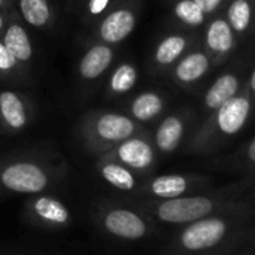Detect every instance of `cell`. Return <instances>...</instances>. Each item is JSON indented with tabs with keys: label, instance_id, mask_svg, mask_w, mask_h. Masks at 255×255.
<instances>
[{
	"label": "cell",
	"instance_id": "3",
	"mask_svg": "<svg viewBox=\"0 0 255 255\" xmlns=\"http://www.w3.org/2000/svg\"><path fill=\"white\" fill-rule=\"evenodd\" d=\"M251 112V97L245 93L235 96L190 136L185 143V152L194 155L217 152L244 130L250 121Z\"/></svg>",
	"mask_w": 255,
	"mask_h": 255
},
{
	"label": "cell",
	"instance_id": "21",
	"mask_svg": "<svg viewBox=\"0 0 255 255\" xmlns=\"http://www.w3.org/2000/svg\"><path fill=\"white\" fill-rule=\"evenodd\" d=\"M188 48V39L182 34H169L158 42L154 51V63L160 67L175 64L185 49Z\"/></svg>",
	"mask_w": 255,
	"mask_h": 255
},
{
	"label": "cell",
	"instance_id": "27",
	"mask_svg": "<svg viewBox=\"0 0 255 255\" xmlns=\"http://www.w3.org/2000/svg\"><path fill=\"white\" fill-rule=\"evenodd\" d=\"M112 4V0H87L85 6V21L94 22L97 21Z\"/></svg>",
	"mask_w": 255,
	"mask_h": 255
},
{
	"label": "cell",
	"instance_id": "22",
	"mask_svg": "<svg viewBox=\"0 0 255 255\" xmlns=\"http://www.w3.org/2000/svg\"><path fill=\"white\" fill-rule=\"evenodd\" d=\"M18 6L27 24L36 28H45L52 24L54 9L49 0H18Z\"/></svg>",
	"mask_w": 255,
	"mask_h": 255
},
{
	"label": "cell",
	"instance_id": "24",
	"mask_svg": "<svg viewBox=\"0 0 255 255\" xmlns=\"http://www.w3.org/2000/svg\"><path fill=\"white\" fill-rule=\"evenodd\" d=\"M254 18V7L250 0H233L227 9V22L235 33H245Z\"/></svg>",
	"mask_w": 255,
	"mask_h": 255
},
{
	"label": "cell",
	"instance_id": "11",
	"mask_svg": "<svg viewBox=\"0 0 255 255\" xmlns=\"http://www.w3.org/2000/svg\"><path fill=\"white\" fill-rule=\"evenodd\" d=\"M190 126V118L185 114H173L166 117L157 127L154 133V146L158 154L170 155L176 152L184 140L187 139V131Z\"/></svg>",
	"mask_w": 255,
	"mask_h": 255
},
{
	"label": "cell",
	"instance_id": "29",
	"mask_svg": "<svg viewBox=\"0 0 255 255\" xmlns=\"http://www.w3.org/2000/svg\"><path fill=\"white\" fill-rule=\"evenodd\" d=\"M194 1L206 15H209V13H214L224 0H194Z\"/></svg>",
	"mask_w": 255,
	"mask_h": 255
},
{
	"label": "cell",
	"instance_id": "14",
	"mask_svg": "<svg viewBox=\"0 0 255 255\" xmlns=\"http://www.w3.org/2000/svg\"><path fill=\"white\" fill-rule=\"evenodd\" d=\"M97 170L106 184L117 188L118 191L128 193L133 196L137 193L142 181L145 179V178L137 176L134 172H131L128 167L123 166L121 163L111 160L105 155H100L97 161Z\"/></svg>",
	"mask_w": 255,
	"mask_h": 255
},
{
	"label": "cell",
	"instance_id": "23",
	"mask_svg": "<svg viewBox=\"0 0 255 255\" xmlns=\"http://www.w3.org/2000/svg\"><path fill=\"white\" fill-rule=\"evenodd\" d=\"M137 78H139V72L133 63H128V61L121 63L120 66H117L114 69V72L109 76L108 93L112 97L127 94L130 90L134 88Z\"/></svg>",
	"mask_w": 255,
	"mask_h": 255
},
{
	"label": "cell",
	"instance_id": "8",
	"mask_svg": "<svg viewBox=\"0 0 255 255\" xmlns=\"http://www.w3.org/2000/svg\"><path fill=\"white\" fill-rule=\"evenodd\" d=\"M102 155L121 163L140 178L151 176L157 166V149L143 131L123 140Z\"/></svg>",
	"mask_w": 255,
	"mask_h": 255
},
{
	"label": "cell",
	"instance_id": "26",
	"mask_svg": "<svg viewBox=\"0 0 255 255\" xmlns=\"http://www.w3.org/2000/svg\"><path fill=\"white\" fill-rule=\"evenodd\" d=\"M255 233V232H254ZM254 233H250V235H244V236H239L236 239H233L232 242L226 244L224 247H220L214 251H209V253H203V254H191V255H238L239 250L250 241V238L254 235Z\"/></svg>",
	"mask_w": 255,
	"mask_h": 255
},
{
	"label": "cell",
	"instance_id": "12",
	"mask_svg": "<svg viewBox=\"0 0 255 255\" xmlns=\"http://www.w3.org/2000/svg\"><path fill=\"white\" fill-rule=\"evenodd\" d=\"M30 123V106L27 100L12 91H0V126L9 133H18L24 130Z\"/></svg>",
	"mask_w": 255,
	"mask_h": 255
},
{
	"label": "cell",
	"instance_id": "2",
	"mask_svg": "<svg viewBox=\"0 0 255 255\" xmlns=\"http://www.w3.org/2000/svg\"><path fill=\"white\" fill-rule=\"evenodd\" d=\"M255 232V208L212 215L187 226L176 233L163 248V255H191L214 251L233 239Z\"/></svg>",
	"mask_w": 255,
	"mask_h": 255
},
{
	"label": "cell",
	"instance_id": "33",
	"mask_svg": "<svg viewBox=\"0 0 255 255\" xmlns=\"http://www.w3.org/2000/svg\"><path fill=\"white\" fill-rule=\"evenodd\" d=\"M9 6H10V0H0V10L9 7Z\"/></svg>",
	"mask_w": 255,
	"mask_h": 255
},
{
	"label": "cell",
	"instance_id": "18",
	"mask_svg": "<svg viewBox=\"0 0 255 255\" xmlns=\"http://www.w3.org/2000/svg\"><path fill=\"white\" fill-rule=\"evenodd\" d=\"M211 67V58L202 51H194L182 57L173 70L175 79L179 84H193L202 79Z\"/></svg>",
	"mask_w": 255,
	"mask_h": 255
},
{
	"label": "cell",
	"instance_id": "13",
	"mask_svg": "<svg viewBox=\"0 0 255 255\" xmlns=\"http://www.w3.org/2000/svg\"><path fill=\"white\" fill-rule=\"evenodd\" d=\"M115 58V52L111 45L103 42H94L81 57L78 63V75L85 82L97 81L106 73Z\"/></svg>",
	"mask_w": 255,
	"mask_h": 255
},
{
	"label": "cell",
	"instance_id": "31",
	"mask_svg": "<svg viewBox=\"0 0 255 255\" xmlns=\"http://www.w3.org/2000/svg\"><path fill=\"white\" fill-rule=\"evenodd\" d=\"M6 25H7V13L0 12V33H3Z\"/></svg>",
	"mask_w": 255,
	"mask_h": 255
},
{
	"label": "cell",
	"instance_id": "19",
	"mask_svg": "<svg viewBox=\"0 0 255 255\" xmlns=\"http://www.w3.org/2000/svg\"><path fill=\"white\" fill-rule=\"evenodd\" d=\"M164 99L155 91H143L130 103V117L136 123H151L164 111Z\"/></svg>",
	"mask_w": 255,
	"mask_h": 255
},
{
	"label": "cell",
	"instance_id": "1",
	"mask_svg": "<svg viewBox=\"0 0 255 255\" xmlns=\"http://www.w3.org/2000/svg\"><path fill=\"white\" fill-rule=\"evenodd\" d=\"M136 206L155 224L182 227L212 215L255 208V176L178 199L137 200Z\"/></svg>",
	"mask_w": 255,
	"mask_h": 255
},
{
	"label": "cell",
	"instance_id": "4",
	"mask_svg": "<svg viewBox=\"0 0 255 255\" xmlns=\"http://www.w3.org/2000/svg\"><path fill=\"white\" fill-rule=\"evenodd\" d=\"M78 131L85 148L93 154L102 155L123 140L140 133L142 128L139 123L128 115L91 111L81 118Z\"/></svg>",
	"mask_w": 255,
	"mask_h": 255
},
{
	"label": "cell",
	"instance_id": "34",
	"mask_svg": "<svg viewBox=\"0 0 255 255\" xmlns=\"http://www.w3.org/2000/svg\"><path fill=\"white\" fill-rule=\"evenodd\" d=\"M247 244H248V245H250L251 248H255V233L253 235V236H251V238H250V241H248Z\"/></svg>",
	"mask_w": 255,
	"mask_h": 255
},
{
	"label": "cell",
	"instance_id": "9",
	"mask_svg": "<svg viewBox=\"0 0 255 255\" xmlns=\"http://www.w3.org/2000/svg\"><path fill=\"white\" fill-rule=\"evenodd\" d=\"M137 12L128 1H117L114 6H109L96 22L94 37L97 42L108 45H117L126 40L136 28Z\"/></svg>",
	"mask_w": 255,
	"mask_h": 255
},
{
	"label": "cell",
	"instance_id": "7",
	"mask_svg": "<svg viewBox=\"0 0 255 255\" xmlns=\"http://www.w3.org/2000/svg\"><path fill=\"white\" fill-rule=\"evenodd\" d=\"M99 220L109 236L126 242H139L151 238L157 226L137 206L106 205L102 208Z\"/></svg>",
	"mask_w": 255,
	"mask_h": 255
},
{
	"label": "cell",
	"instance_id": "15",
	"mask_svg": "<svg viewBox=\"0 0 255 255\" xmlns=\"http://www.w3.org/2000/svg\"><path fill=\"white\" fill-rule=\"evenodd\" d=\"M0 40L4 43V46L13 55L18 64H28L31 61L33 45L25 27L19 21H9L3 30Z\"/></svg>",
	"mask_w": 255,
	"mask_h": 255
},
{
	"label": "cell",
	"instance_id": "30",
	"mask_svg": "<svg viewBox=\"0 0 255 255\" xmlns=\"http://www.w3.org/2000/svg\"><path fill=\"white\" fill-rule=\"evenodd\" d=\"M238 255H255V248H251L248 244H245V245L239 250Z\"/></svg>",
	"mask_w": 255,
	"mask_h": 255
},
{
	"label": "cell",
	"instance_id": "25",
	"mask_svg": "<svg viewBox=\"0 0 255 255\" xmlns=\"http://www.w3.org/2000/svg\"><path fill=\"white\" fill-rule=\"evenodd\" d=\"M173 13L181 22H184L190 27H200L206 19V13L197 6V3L194 0L176 1V4L173 7Z\"/></svg>",
	"mask_w": 255,
	"mask_h": 255
},
{
	"label": "cell",
	"instance_id": "32",
	"mask_svg": "<svg viewBox=\"0 0 255 255\" xmlns=\"http://www.w3.org/2000/svg\"><path fill=\"white\" fill-rule=\"evenodd\" d=\"M250 88H251L253 93H255V67L253 73H251V78H250Z\"/></svg>",
	"mask_w": 255,
	"mask_h": 255
},
{
	"label": "cell",
	"instance_id": "5",
	"mask_svg": "<svg viewBox=\"0 0 255 255\" xmlns=\"http://www.w3.org/2000/svg\"><path fill=\"white\" fill-rule=\"evenodd\" d=\"M58 178V169L36 158L0 161V185L19 194H42Z\"/></svg>",
	"mask_w": 255,
	"mask_h": 255
},
{
	"label": "cell",
	"instance_id": "6",
	"mask_svg": "<svg viewBox=\"0 0 255 255\" xmlns=\"http://www.w3.org/2000/svg\"><path fill=\"white\" fill-rule=\"evenodd\" d=\"M215 179L205 173H163L145 178L134 194L137 200H170L215 187Z\"/></svg>",
	"mask_w": 255,
	"mask_h": 255
},
{
	"label": "cell",
	"instance_id": "20",
	"mask_svg": "<svg viewBox=\"0 0 255 255\" xmlns=\"http://www.w3.org/2000/svg\"><path fill=\"white\" fill-rule=\"evenodd\" d=\"M206 45L217 55H226L235 48V31L227 19H214L206 30Z\"/></svg>",
	"mask_w": 255,
	"mask_h": 255
},
{
	"label": "cell",
	"instance_id": "36",
	"mask_svg": "<svg viewBox=\"0 0 255 255\" xmlns=\"http://www.w3.org/2000/svg\"><path fill=\"white\" fill-rule=\"evenodd\" d=\"M0 197H1V190H0Z\"/></svg>",
	"mask_w": 255,
	"mask_h": 255
},
{
	"label": "cell",
	"instance_id": "35",
	"mask_svg": "<svg viewBox=\"0 0 255 255\" xmlns=\"http://www.w3.org/2000/svg\"><path fill=\"white\" fill-rule=\"evenodd\" d=\"M78 1H79V0H67V9H72Z\"/></svg>",
	"mask_w": 255,
	"mask_h": 255
},
{
	"label": "cell",
	"instance_id": "17",
	"mask_svg": "<svg viewBox=\"0 0 255 255\" xmlns=\"http://www.w3.org/2000/svg\"><path fill=\"white\" fill-rule=\"evenodd\" d=\"M239 91V78L233 73L221 75L209 87L205 94V109L211 114L217 112L223 105L238 96Z\"/></svg>",
	"mask_w": 255,
	"mask_h": 255
},
{
	"label": "cell",
	"instance_id": "28",
	"mask_svg": "<svg viewBox=\"0 0 255 255\" xmlns=\"http://www.w3.org/2000/svg\"><path fill=\"white\" fill-rule=\"evenodd\" d=\"M18 63L13 55L7 51L4 43L0 40V72L1 73H13L18 69Z\"/></svg>",
	"mask_w": 255,
	"mask_h": 255
},
{
	"label": "cell",
	"instance_id": "16",
	"mask_svg": "<svg viewBox=\"0 0 255 255\" xmlns=\"http://www.w3.org/2000/svg\"><path fill=\"white\" fill-rule=\"evenodd\" d=\"M217 169L238 178L255 176V136L241 146L233 155L217 163Z\"/></svg>",
	"mask_w": 255,
	"mask_h": 255
},
{
	"label": "cell",
	"instance_id": "10",
	"mask_svg": "<svg viewBox=\"0 0 255 255\" xmlns=\"http://www.w3.org/2000/svg\"><path fill=\"white\" fill-rule=\"evenodd\" d=\"M27 217L37 226L46 229H63L72 223L69 208L57 197L48 194H34L27 202Z\"/></svg>",
	"mask_w": 255,
	"mask_h": 255
}]
</instances>
